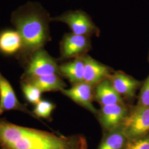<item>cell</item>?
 Masks as SVG:
<instances>
[{"instance_id": "obj_1", "label": "cell", "mask_w": 149, "mask_h": 149, "mask_svg": "<svg viewBox=\"0 0 149 149\" xmlns=\"http://www.w3.org/2000/svg\"><path fill=\"white\" fill-rule=\"evenodd\" d=\"M2 149H87L84 135L65 136L34 128L20 126L0 118Z\"/></svg>"}, {"instance_id": "obj_2", "label": "cell", "mask_w": 149, "mask_h": 149, "mask_svg": "<svg viewBox=\"0 0 149 149\" xmlns=\"http://www.w3.org/2000/svg\"><path fill=\"white\" fill-rule=\"evenodd\" d=\"M15 23L22 38V47L28 51L34 53L42 49L49 39L48 21L42 15L33 13L22 16Z\"/></svg>"}, {"instance_id": "obj_3", "label": "cell", "mask_w": 149, "mask_h": 149, "mask_svg": "<svg viewBox=\"0 0 149 149\" xmlns=\"http://www.w3.org/2000/svg\"><path fill=\"white\" fill-rule=\"evenodd\" d=\"M52 21L61 22L68 24L72 33L90 37L92 36L98 37L100 30L92 21L90 17L81 10L70 11L61 16L52 18Z\"/></svg>"}, {"instance_id": "obj_4", "label": "cell", "mask_w": 149, "mask_h": 149, "mask_svg": "<svg viewBox=\"0 0 149 149\" xmlns=\"http://www.w3.org/2000/svg\"><path fill=\"white\" fill-rule=\"evenodd\" d=\"M59 67L56 60L42 48L33 53L22 79L49 74L60 75Z\"/></svg>"}, {"instance_id": "obj_5", "label": "cell", "mask_w": 149, "mask_h": 149, "mask_svg": "<svg viewBox=\"0 0 149 149\" xmlns=\"http://www.w3.org/2000/svg\"><path fill=\"white\" fill-rule=\"evenodd\" d=\"M130 109L127 103L101 107L97 117L103 129V133L122 127Z\"/></svg>"}, {"instance_id": "obj_6", "label": "cell", "mask_w": 149, "mask_h": 149, "mask_svg": "<svg viewBox=\"0 0 149 149\" xmlns=\"http://www.w3.org/2000/svg\"><path fill=\"white\" fill-rule=\"evenodd\" d=\"M122 127L128 139L149 134V108L132 107Z\"/></svg>"}, {"instance_id": "obj_7", "label": "cell", "mask_w": 149, "mask_h": 149, "mask_svg": "<svg viewBox=\"0 0 149 149\" xmlns=\"http://www.w3.org/2000/svg\"><path fill=\"white\" fill-rule=\"evenodd\" d=\"M10 111L23 112L38 120L27 106L18 100L10 82L0 72V115Z\"/></svg>"}, {"instance_id": "obj_8", "label": "cell", "mask_w": 149, "mask_h": 149, "mask_svg": "<svg viewBox=\"0 0 149 149\" xmlns=\"http://www.w3.org/2000/svg\"><path fill=\"white\" fill-rule=\"evenodd\" d=\"M91 48L89 37L71 33L65 34L62 39L60 53L64 59H74L85 55Z\"/></svg>"}, {"instance_id": "obj_9", "label": "cell", "mask_w": 149, "mask_h": 149, "mask_svg": "<svg viewBox=\"0 0 149 149\" xmlns=\"http://www.w3.org/2000/svg\"><path fill=\"white\" fill-rule=\"evenodd\" d=\"M93 90V87L85 82H82L72 85L70 88H65L61 92L64 96L69 98L76 103L85 108L97 116L98 110L93 104L94 100Z\"/></svg>"}, {"instance_id": "obj_10", "label": "cell", "mask_w": 149, "mask_h": 149, "mask_svg": "<svg viewBox=\"0 0 149 149\" xmlns=\"http://www.w3.org/2000/svg\"><path fill=\"white\" fill-rule=\"evenodd\" d=\"M108 79L124 101L133 100L136 91L140 88L143 84V81L136 80L121 71H114Z\"/></svg>"}, {"instance_id": "obj_11", "label": "cell", "mask_w": 149, "mask_h": 149, "mask_svg": "<svg viewBox=\"0 0 149 149\" xmlns=\"http://www.w3.org/2000/svg\"><path fill=\"white\" fill-rule=\"evenodd\" d=\"M84 82L93 87L102 81L108 79L114 71L111 68L102 64L87 54L84 56Z\"/></svg>"}, {"instance_id": "obj_12", "label": "cell", "mask_w": 149, "mask_h": 149, "mask_svg": "<svg viewBox=\"0 0 149 149\" xmlns=\"http://www.w3.org/2000/svg\"><path fill=\"white\" fill-rule=\"evenodd\" d=\"M93 94L94 100L101 106L126 103L114 89L108 78L102 81L94 87Z\"/></svg>"}, {"instance_id": "obj_13", "label": "cell", "mask_w": 149, "mask_h": 149, "mask_svg": "<svg viewBox=\"0 0 149 149\" xmlns=\"http://www.w3.org/2000/svg\"><path fill=\"white\" fill-rule=\"evenodd\" d=\"M59 74H49L46 76L34 77L22 79L35 86L42 92L61 91L66 87V84Z\"/></svg>"}, {"instance_id": "obj_14", "label": "cell", "mask_w": 149, "mask_h": 149, "mask_svg": "<svg viewBox=\"0 0 149 149\" xmlns=\"http://www.w3.org/2000/svg\"><path fill=\"white\" fill-rule=\"evenodd\" d=\"M59 72L69 80L72 85L84 82L85 63L84 56L60 65Z\"/></svg>"}, {"instance_id": "obj_15", "label": "cell", "mask_w": 149, "mask_h": 149, "mask_svg": "<svg viewBox=\"0 0 149 149\" xmlns=\"http://www.w3.org/2000/svg\"><path fill=\"white\" fill-rule=\"evenodd\" d=\"M128 139L122 127L103 133L97 149H124Z\"/></svg>"}, {"instance_id": "obj_16", "label": "cell", "mask_w": 149, "mask_h": 149, "mask_svg": "<svg viewBox=\"0 0 149 149\" xmlns=\"http://www.w3.org/2000/svg\"><path fill=\"white\" fill-rule=\"evenodd\" d=\"M22 46V38L18 31H6L0 34V51L3 53H16Z\"/></svg>"}, {"instance_id": "obj_17", "label": "cell", "mask_w": 149, "mask_h": 149, "mask_svg": "<svg viewBox=\"0 0 149 149\" xmlns=\"http://www.w3.org/2000/svg\"><path fill=\"white\" fill-rule=\"evenodd\" d=\"M55 108L56 105L53 102L42 100L35 105L32 112L40 121V118L49 120Z\"/></svg>"}, {"instance_id": "obj_18", "label": "cell", "mask_w": 149, "mask_h": 149, "mask_svg": "<svg viewBox=\"0 0 149 149\" xmlns=\"http://www.w3.org/2000/svg\"><path fill=\"white\" fill-rule=\"evenodd\" d=\"M21 89L25 98L29 103L36 105L42 100V91L35 86L21 81Z\"/></svg>"}, {"instance_id": "obj_19", "label": "cell", "mask_w": 149, "mask_h": 149, "mask_svg": "<svg viewBox=\"0 0 149 149\" xmlns=\"http://www.w3.org/2000/svg\"><path fill=\"white\" fill-rule=\"evenodd\" d=\"M139 94L138 101L133 107L135 108H149V74L143 81Z\"/></svg>"}, {"instance_id": "obj_20", "label": "cell", "mask_w": 149, "mask_h": 149, "mask_svg": "<svg viewBox=\"0 0 149 149\" xmlns=\"http://www.w3.org/2000/svg\"><path fill=\"white\" fill-rule=\"evenodd\" d=\"M124 149H149V134L138 138L128 139Z\"/></svg>"}, {"instance_id": "obj_21", "label": "cell", "mask_w": 149, "mask_h": 149, "mask_svg": "<svg viewBox=\"0 0 149 149\" xmlns=\"http://www.w3.org/2000/svg\"><path fill=\"white\" fill-rule=\"evenodd\" d=\"M148 61L149 62V55H148Z\"/></svg>"}, {"instance_id": "obj_22", "label": "cell", "mask_w": 149, "mask_h": 149, "mask_svg": "<svg viewBox=\"0 0 149 149\" xmlns=\"http://www.w3.org/2000/svg\"><path fill=\"white\" fill-rule=\"evenodd\" d=\"M0 149H2V148H1V146H0Z\"/></svg>"}]
</instances>
